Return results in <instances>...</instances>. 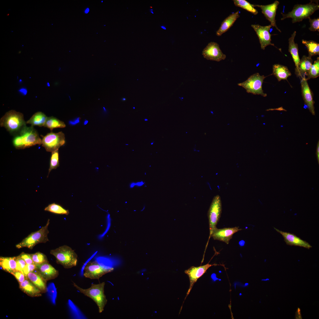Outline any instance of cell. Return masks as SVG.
Here are the masks:
<instances>
[{
  "mask_svg": "<svg viewBox=\"0 0 319 319\" xmlns=\"http://www.w3.org/2000/svg\"><path fill=\"white\" fill-rule=\"evenodd\" d=\"M161 28H162V29H164V30H166V27L165 26H164L163 25L161 26Z\"/></svg>",
  "mask_w": 319,
  "mask_h": 319,
  "instance_id": "47",
  "label": "cell"
},
{
  "mask_svg": "<svg viewBox=\"0 0 319 319\" xmlns=\"http://www.w3.org/2000/svg\"><path fill=\"white\" fill-rule=\"evenodd\" d=\"M319 76V58H317L313 64L311 65L307 75L306 79L307 80L311 78H315Z\"/></svg>",
  "mask_w": 319,
  "mask_h": 319,
  "instance_id": "31",
  "label": "cell"
},
{
  "mask_svg": "<svg viewBox=\"0 0 319 319\" xmlns=\"http://www.w3.org/2000/svg\"><path fill=\"white\" fill-rule=\"evenodd\" d=\"M133 108H134V109L135 108V107H133Z\"/></svg>",
  "mask_w": 319,
  "mask_h": 319,
  "instance_id": "52",
  "label": "cell"
},
{
  "mask_svg": "<svg viewBox=\"0 0 319 319\" xmlns=\"http://www.w3.org/2000/svg\"><path fill=\"white\" fill-rule=\"evenodd\" d=\"M73 284L79 292L93 300L98 307L99 313L104 311L108 302L104 293V282L98 284H92L91 287L87 289L80 287L73 282Z\"/></svg>",
  "mask_w": 319,
  "mask_h": 319,
  "instance_id": "4",
  "label": "cell"
},
{
  "mask_svg": "<svg viewBox=\"0 0 319 319\" xmlns=\"http://www.w3.org/2000/svg\"><path fill=\"white\" fill-rule=\"evenodd\" d=\"M149 11H150V12H151V13H152V14H154V12H153V9H149Z\"/></svg>",
  "mask_w": 319,
  "mask_h": 319,
  "instance_id": "46",
  "label": "cell"
},
{
  "mask_svg": "<svg viewBox=\"0 0 319 319\" xmlns=\"http://www.w3.org/2000/svg\"><path fill=\"white\" fill-rule=\"evenodd\" d=\"M51 131L56 128H64L66 127L64 122L53 116L48 117L44 126Z\"/></svg>",
  "mask_w": 319,
  "mask_h": 319,
  "instance_id": "28",
  "label": "cell"
},
{
  "mask_svg": "<svg viewBox=\"0 0 319 319\" xmlns=\"http://www.w3.org/2000/svg\"><path fill=\"white\" fill-rule=\"evenodd\" d=\"M301 92L305 103L310 112L313 115L315 114L314 102L311 89L306 78L301 79Z\"/></svg>",
  "mask_w": 319,
  "mask_h": 319,
  "instance_id": "17",
  "label": "cell"
},
{
  "mask_svg": "<svg viewBox=\"0 0 319 319\" xmlns=\"http://www.w3.org/2000/svg\"><path fill=\"white\" fill-rule=\"evenodd\" d=\"M241 230L238 227L222 229L216 228L213 231L211 237L214 240L222 241L228 244L233 234Z\"/></svg>",
  "mask_w": 319,
  "mask_h": 319,
  "instance_id": "15",
  "label": "cell"
},
{
  "mask_svg": "<svg viewBox=\"0 0 319 319\" xmlns=\"http://www.w3.org/2000/svg\"><path fill=\"white\" fill-rule=\"evenodd\" d=\"M42 146L47 152H52L65 143V136L62 131L57 133L51 132L42 136Z\"/></svg>",
  "mask_w": 319,
  "mask_h": 319,
  "instance_id": "10",
  "label": "cell"
},
{
  "mask_svg": "<svg viewBox=\"0 0 319 319\" xmlns=\"http://www.w3.org/2000/svg\"><path fill=\"white\" fill-rule=\"evenodd\" d=\"M19 256L25 261L27 264H33L32 254L22 252Z\"/></svg>",
  "mask_w": 319,
  "mask_h": 319,
  "instance_id": "37",
  "label": "cell"
},
{
  "mask_svg": "<svg viewBox=\"0 0 319 319\" xmlns=\"http://www.w3.org/2000/svg\"><path fill=\"white\" fill-rule=\"evenodd\" d=\"M266 77L264 75L261 76L259 73H256L251 75L245 81L237 84L244 88L248 93L260 95L265 97L267 94L264 93L262 85Z\"/></svg>",
  "mask_w": 319,
  "mask_h": 319,
  "instance_id": "7",
  "label": "cell"
},
{
  "mask_svg": "<svg viewBox=\"0 0 319 319\" xmlns=\"http://www.w3.org/2000/svg\"><path fill=\"white\" fill-rule=\"evenodd\" d=\"M25 276L40 290L42 293H45L47 291V281L36 271H35L30 272Z\"/></svg>",
  "mask_w": 319,
  "mask_h": 319,
  "instance_id": "20",
  "label": "cell"
},
{
  "mask_svg": "<svg viewBox=\"0 0 319 319\" xmlns=\"http://www.w3.org/2000/svg\"><path fill=\"white\" fill-rule=\"evenodd\" d=\"M296 32L294 31L289 39V51L291 54L295 66V73L299 77L298 65L300 61L298 53V44L294 42Z\"/></svg>",
  "mask_w": 319,
  "mask_h": 319,
  "instance_id": "19",
  "label": "cell"
},
{
  "mask_svg": "<svg viewBox=\"0 0 319 319\" xmlns=\"http://www.w3.org/2000/svg\"><path fill=\"white\" fill-rule=\"evenodd\" d=\"M46 211L59 214L68 215L69 214L68 210L64 208L61 205L55 203L49 204L44 209Z\"/></svg>",
  "mask_w": 319,
  "mask_h": 319,
  "instance_id": "30",
  "label": "cell"
},
{
  "mask_svg": "<svg viewBox=\"0 0 319 319\" xmlns=\"http://www.w3.org/2000/svg\"><path fill=\"white\" fill-rule=\"evenodd\" d=\"M101 2H103V1H101Z\"/></svg>",
  "mask_w": 319,
  "mask_h": 319,
  "instance_id": "53",
  "label": "cell"
},
{
  "mask_svg": "<svg viewBox=\"0 0 319 319\" xmlns=\"http://www.w3.org/2000/svg\"><path fill=\"white\" fill-rule=\"evenodd\" d=\"M239 13L238 11L231 14L226 18L222 22L219 29L216 31V35L218 36H221L228 30L240 17Z\"/></svg>",
  "mask_w": 319,
  "mask_h": 319,
  "instance_id": "22",
  "label": "cell"
},
{
  "mask_svg": "<svg viewBox=\"0 0 319 319\" xmlns=\"http://www.w3.org/2000/svg\"><path fill=\"white\" fill-rule=\"evenodd\" d=\"M88 123V121L87 120H85L83 122V124L84 125H85L87 124Z\"/></svg>",
  "mask_w": 319,
  "mask_h": 319,
  "instance_id": "44",
  "label": "cell"
},
{
  "mask_svg": "<svg viewBox=\"0 0 319 319\" xmlns=\"http://www.w3.org/2000/svg\"><path fill=\"white\" fill-rule=\"evenodd\" d=\"M222 210L221 199L219 195L214 196L209 209L208 216L209 220L210 234L207 247L210 238L214 230L217 228V225L219 222Z\"/></svg>",
  "mask_w": 319,
  "mask_h": 319,
  "instance_id": "9",
  "label": "cell"
},
{
  "mask_svg": "<svg viewBox=\"0 0 319 319\" xmlns=\"http://www.w3.org/2000/svg\"><path fill=\"white\" fill-rule=\"evenodd\" d=\"M310 23V27L309 30L312 31H318L319 32V18L311 19H308Z\"/></svg>",
  "mask_w": 319,
  "mask_h": 319,
  "instance_id": "34",
  "label": "cell"
},
{
  "mask_svg": "<svg viewBox=\"0 0 319 319\" xmlns=\"http://www.w3.org/2000/svg\"><path fill=\"white\" fill-rule=\"evenodd\" d=\"M126 100V99L125 98H123L122 99V100L123 101H125Z\"/></svg>",
  "mask_w": 319,
  "mask_h": 319,
  "instance_id": "48",
  "label": "cell"
},
{
  "mask_svg": "<svg viewBox=\"0 0 319 319\" xmlns=\"http://www.w3.org/2000/svg\"><path fill=\"white\" fill-rule=\"evenodd\" d=\"M113 267L102 266L97 261H89L87 263L84 268L83 275L91 279H99L105 274L113 271Z\"/></svg>",
  "mask_w": 319,
  "mask_h": 319,
  "instance_id": "8",
  "label": "cell"
},
{
  "mask_svg": "<svg viewBox=\"0 0 319 319\" xmlns=\"http://www.w3.org/2000/svg\"><path fill=\"white\" fill-rule=\"evenodd\" d=\"M50 223L48 219L45 225L36 232H32L21 242L16 245L18 249L27 248L32 249L37 244L45 243L49 241L48 235L49 232L48 227Z\"/></svg>",
  "mask_w": 319,
  "mask_h": 319,
  "instance_id": "6",
  "label": "cell"
},
{
  "mask_svg": "<svg viewBox=\"0 0 319 319\" xmlns=\"http://www.w3.org/2000/svg\"><path fill=\"white\" fill-rule=\"evenodd\" d=\"M154 142H152V143H151V145H152V144H153V143H154Z\"/></svg>",
  "mask_w": 319,
  "mask_h": 319,
  "instance_id": "50",
  "label": "cell"
},
{
  "mask_svg": "<svg viewBox=\"0 0 319 319\" xmlns=\"http://www.w3.org/2000/svg\"><path fill=\"white\" fill-rule=\"evenodd\" d=\"M16 270L23 272V270L27 264L25 261L19 255L16 256Z\"/></svg>",
  "mask_w": 319,
  "mask_h": 319,
  "instance_id": "36",
  "label": "cell"
},
{
  "mask_svg": "<svg viewBox=\"0 0 319 319\" xmlns=\"http://www.w3.org/2000/svg\"><path fill=\"white\" fill-rule=\"evenodd\" d=\"M50 167L48 170V177L50 172L53 169H56L59 166L58 149L51 152Z\"/></svg>",
  "mask_w": 319,
  "mask_h": 319,
  "instance_id": "32",
  "label": "cell"
},
{
  "mask_svg": "<svg viewBox=\"0 0 319 319\" xmlns=\"http://www.w3.org/2000/svg\"><path fill=\"white\" fill-rule=\"evenodd\" d=\"M215 265V264H211L208 263L205 265L198 267L192 266L188 269L185 270L184 271L185 273L187 274L189 277L190 285L185 300L190 293L193 286L197 281L198 279L203 275L209 267Z\"/></svg>",
  "mask_w": 319,
  "mask_h": 319,
  "instance_id": "13",
  "label": "cell"
},
{
  "mask_svg": "<svg viewBox=\"0 0 319 319\" xmlns=\"http://www.w3.org/2000/svg\"><path fill=\"white\" fill-rule=\"evenodd\" d=\"M316 154L317 156V160L318 162V163H319V142L318 141L316 149Z\"/></svg>",
  "mask_w": 319,
  "mask_h": 319,
  "instance_id": "42",
  "label": "cell"
},
{
  "mask_svg": "<svg viewBox=\"0 0 319 319\" xmlns=\"http://www.w3.org/2000/svg\"><path fill=\"white\" fill-rule=\"evenodd\" d=\"M251 26L258 36L261 49L264 50L266 47L269 45H271L278 48L271 42V35L269 31L272 26L271 25L262 26L259 25L254 24L252 25Z\"/></svg>",
  "mask_w": 319,
  "mask_h": 319,
  "instance_id": "11",
  "label": "cell"
},
{
  "mask_svg": "<svg viewBox=\"0 0 319 319\" xmlns=\"http://www.w3.org/2000/svg\"><path fill=\"white\" fill-rule=\"evenodd\" d=\"M13 144L17 149H23L42 144V139L37 131L31 126H26L19 133L14 136Z\"/></svg>",
  "mask_w": 319,
  "mask_h": 319,
  "instance_id": "1",
  "label": "cell"
},
{
  "mask_svg": "<svg viewBox=\"0 0 319 319\" xmlns=\"http://www.w3.org/2000/svg\"><path fill=\"white\" fill-rule=\"evenodd\" d=\"M33 264L35 265H40L48 262L46 256L40 252L32 254Z\"/></svg>",
  "mask_w": 319,
  "mask_h": 319,
  "instance_id": "33",
  "label": "cell"
},
{
  "mask_svg": "<svg viewBox=\"0 0 319 319\" xmlns=\"http://www.w3.org/2000/svg\"><path fill=\"white\" fill-rule=\"evenodd\" d=\"M16 257H0L1 268L12 274L16 270Z\"/></svg>",
  "mask_w": 319,
  "mask_h": 319,
  "instance_id": "23",
  "label": "cell"
},
{
  "mask_svg": "<svg viewBox=\"0 0 319 319\" xmlns=\"http://www.w3.org/2000/svg\"><path fill=\"white\" fill-rule=\"evenodd\" d=\"M125 145H128V144H125Z\"/></svg>",
  "mask_w": 319,
  "mask_h": 319,
  "instance_id": "51",
  "label": "cell"
},
{
  "mask_svg": "<svg viewBox=\"0 0 319 319\" xmlns=\"http://www.w3.org/2000/svg\"><path fill=\"white\" fill-rule=\"evenodd\" d=\"M50 253L56 258V262L64 268L69 269L76 266L78 256L74 250L68 246L64 245L50 251Z\"/></svg>",
  "mask_w": 319,
  "mask_h": 319,
  "instance_id": "5",
  "label": "cell"
},
{
  "mask_svg": "<svg viewBox=\"0 0 319 319\" xmlns=\"http://www.w3.org/2000/svg\"><path fill=\"white\" fill-rule=\"evenodd\" d=\"M47 117L44 113L38 112L34 114L26 123L32 126L42 127L44 126Z\"/></svg>",
  "mask_w": 319,
  "mask_h": 319,
  "instance_id": "26",
  "label": "cell"
},
{
  "mask_svg": "<svg viewBox=\"0 0 319 319\" xmlns=\"http://www.w3.org/2000/svg\"><path fill=\"white\" fill-rule=\"evenodd\" d=\"M274 228L282 235L284 238V241L287 245L302 247L308 249H309L312 247L307 241L302 240L293 234L280 230L275 227Z\"/></svg>",
  "mask_w": 319,
  "mask_h": 319,
  "instance_id": "16",
  "label": "cell"
},
{
  "mask_svg": "<svg viewBox=\"0 0 319 319\" xmlns=\"http://www.w3.org/2000/svg\"><path fill=\"white\" fill-rule=\"evenodd\" d=\"M144 184V183L142 181V182H137V183H132L131 184L130 186V187H131V188L133 187H134V185H137V186H141L142 185H143Z\"/></svg>",
  "mask_w": 319,
  "mask_h": 319,
  "instance_id": "40",
  "label": "cell"
},
{
  "mask_svg": "<svg viewBox=\"0 0 319 319\" xmlns=\"http://www.w3.org/2000/svg\"><path fill=\"white\" fill-rule=\"evenodd\" d=\"M279 4V1L276 0L273 3L267 5H253L254 7L260 8L262 13L270 22L271 26L275 27L279 32H281L276 25L275 19L276 11Z\"/></svg>",
  "mask_w": 319,
  "mask_h": 319,
  "instance_id": "14",
  "label": "cell"
},
{
  "mask_svg": "<svg viewBox=\"0 0 319 319\" xmlns=\"http://www.w3.org/2000/svg\"><path fill=\"white\" fill-rule=\"evenodd\" d=\"M80 117H78L73 120H70L69 122V125L71 126L76 125L80 123Z\"/></svg>",
  "mask_w": 319,
  "mask_h": 319,
  "instance_id": "39",
  "label": "cell"
},
{
  "mask_svg": "<svg viewBox=\"0 0 319 319\" xmlns=\"http://www.w3.org/2000/svg\"><path fill=\"white\" fill-rule=\"evenodd\" d=\"M20 91L24 95L26 94L27 93V90L25 89H21L20 90Z\"/></svg>",
  "mask_w": 319,
  "mask_h": 319,
  "instance_id": "43",
  "label": "cell"
},
{
  "mask_svg": "<svg viewBox=\"0 0 319 319\" xmlns=\"http://www.w3.org/2000/svg\"><path fill=\"white\" fill-rule=\"evenodd\" d=\"M89 8H87L86 9V10H85V12L86 13H87L89 12Z\"/></svg>",
  "mask_w": 319,
  "mask_h": 319,
  "instance_id": "45",
  "label": "cell"
},
{
  "mask_svg": "<svg viewBox=\"0 0 319 319\" xmlns=\"http://www.w3.org/2000/svg\"><path fill=\"white\" fill-rule=\"evenodd\" d=\"M144 120L145 121H148V119H147L146 118V119H144Z\"/></svg>",
  "mask_w": 319,
  "mask_h": 319,
  "instance_id": "49",
  "label": "cell"
},
{
  "mask_svg": "<svg viewBox=\"0 0 319 319\" xmlns=\"http://www.w3.org/2000/svg\"><path fill=\"white\" fill-rule=\"evenodd\" d=\"M36 266L35 271L47 281L54 279L59 275L58 271L49 264L48 262Z\"/></svg>",
  "mask_w": 319,
  "mask_h": 319,
  "instance_id": "18",
  "label": "cell"
},
{
  "mask_svg": "<svg viewBox=\"0 0 319 319\" xmlns=\"http://www.w3.org/2000/svg\"><path fill=\"white\" fill-rule=\"evenodd\" d=\"M204 57L208 60L219 61L224 60L226 56L221 50L219 45L216 42L209 43L202 51Z\"/></svg>",
  "mask_w": 319,
  "mask_h": 319,
  "instance_id": "12",
  "label": "cell"
},
{
  "mask_svg": "<svg viewBox=\"0 0 319 319\" xmlns=\"http://www.w3.org/2000/svg\"><path fill=\"white\" fill-rule=\"evenodd\" d=\"M12 274L15 277L19 283L23 282L26 279V276L23 272L20 271L16 270Z\"/></svg>",
  "mask_w": 319,
  "mask_h": 319,
  "instance_id": "35",
  "label": "cell"
},
{
  "mask_svg": "<svg viewBox=\"0 0 319 319\" xmlns=\"http://www.w3.org/2000/svg\"><path fill=\"white\" fill-rule=\"evenodd\" d=\"M302 42L307 47L308 52V56L312 57L313 56L319 55V44L313 40H302Z\"/></svg>",
  "mask_w": 319,
  "mask_h": 319,
  "instance_id": "27",
  "label": "cell"
},
{
  "mask_svg": "<svg viewBox=\"0 0 319 319\" xmlns=\"http://www.w3.org/2000/svg\"><path fill=\"white\" fill-rule=\"evenodd\" d=\"M19 284L20 289L29 296L38 297L42 296L40 290L26 277L24 281Z\"/></svg>",
  "mask_w": 319,
  "mask_h": 319,
  "instance_id": "21",
  "label": "cell"
},
{
  "mask_svg": "<svg viewBox=\"0 0 319 319\" xmlns=\"http://www.w3.org/2000/svg\"><path fill=\"white\" fill-rule=\"evenodd\" d=\"M273 74L279 81L281 80H286L291 75L287 67L279 64H275L273 66Z\"/></svg>",
  "mask_w": 319,
  "mask_h": 319,
  "instance_id": "24",
  "label": "cell"
},
{
  "mask_svg": "<svg viewBox=\"0 0 319 319\" xmlns=\"http://www.w3.org/2000/svg\"><path fill=\"white\" fill-rule=\"evenodd\" d=\"M318 0H311L309 3L305 4H297L291 11L287 14L281 13V20L288 18L292 19V23L300 22L310 16L319 9Z\"/></svg>",
  "mask_w": 319,
  "mask_h": 319,
  "instance_id": "2",
  "label": "cell"
},
{
  "mask_svg": "<svg viewBox=\"0 0 319 319\" xmlns=\"http://www.w3.org/2000/svg\"><path fill=\"white\" fill-rule=\"evenodd\" d=\"M22 113L14 110L7 112L1 118L0 125L14 136L26 126Z\"/></svg>",
  "mask_w": 319,
  "mask_h": 319,
  "instance_id": "3",
  "label": "cell"
},
{
  "mask_svg": "<svg viewBox=\"0 0 319 319\" xmlns=\"http://www.w3.org/2000/svg\"><path fill=\"white\" fill-rule=\"evenodd\" d=\"M313 60L311 57L303 56L298 65L299 77L302 79L306 78L312 64Z\"/></svg>",
  "mask_w": 319,
  "mask_h": 319,
  "instance_id": "25",
  "label": "cell"
},
{
  "mask_svg": "<svg viewBox=\"0 0 319 319\" xmlns=\"http://www.w3.org/2000/svg\"><path fill=\"white\" fill-rule=\"evenodd\" d=\"M36 266L34 264H26L23 270V272L25 276L30 272L35 271Z\"/></svg>",
  "mask_w": 319,
  "mask_h": 319,
  "instance_id": "38",
  "label": "cell"
},
{
  "mask_svg": "<svg viewBox=\"0 0 319 319\" xmlns=\"http://www.w3.org/2000/svg\"><path fill=\"white\" fill-rule=\"evenodd\" d=\"M295 318L297 319H301L302 318V316L301 314L300 310V308H298L297 311L296 312Z\"/></svg>",
  "mask_w": 319,
  "mask_h": 319,
  "instance_id": "41",
  "label": "cell"
},
{
  "mask_svg": "<svg viewBox=\"0 0 319 319\" xmlns=\"http://www.w3.org/2000/svg\"><path fill=\"white\" fill-rule=\"evenodd\" d=\"M233 1L236 6L244 9L254 15H256L258 14L257 10L255 8L253 4L245 0H233Z\"/></svg>",
  "mask_w": 319,
  "mask_h": 319,
  "instance_id": "29",
  "label": "cell"
}]
</instances>
